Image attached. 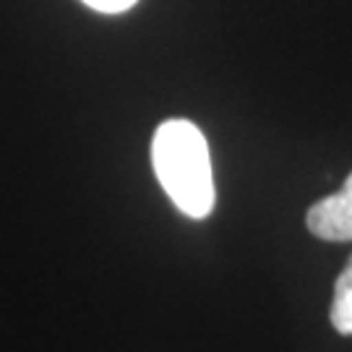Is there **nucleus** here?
<instances>
[{
	"label": "nucleus",
	"mask_w": 352,
	"mask_h": 352,
	"mask_svg": "<svg viewBox=\"0 0 352 352\" xmlns=\"http://www.w3.org/2000/svg\"><path fill=\"white\" fill-rule=\"evenodd\" d=\"M151 164L164 193L190 219L214 209V177L206 139L190 120L173 118L154 131Z\"/></svg>",
	"instance_id": "obj_1"
},
{
	"label": "nucleus",
	"mask_w": 352,
	"mask_h": 352,
	"mask_svg": "<svg viewBox=\"0 0 352 352\" xmlns=\"http://www.w3.org/2000/svg\"><path fill=\"white\" fill-rule=\"evenodd\" d=\"M305 222L316 238L331 240V243L352 240V173L344 180L342 190L318 199L308 209Z\"/></svg>",
	"instance_id": "obj_2"
},
{
	"label": "nucleus",
	"mask_w": 352,
	"mask_h": 352,
	"mask_svg": "<svg viewBox=\"0 0 352 352\" xmlns=\"http://www.w3.org/2000/svg\"><path fill=\"white\" fill-rule=\"evenodd\" d=\"M329 318H331V327L337 329L340 334H344V337L352 334V256L347 266L342 269V274L337 277L334 302H331Z\"/></svg>",
	"instance_id": "obj_3"
},
{
	"label": "nucleus",
	"mask_w": 352,
	"mask_h": 352,
	"mask_svg": "<svg viewBox=\"0 0 352 352\" xmlns=\"http://www.w3.org/2000/svg\"><path fill=\"white\" fill-rule=\"evenodd\" d=\"M81 3H87L89 8L100 13H123L128 8H133L139 0H81Z\"/></svg>",
	"instance_id": "obj_4"
}]
</instances>
